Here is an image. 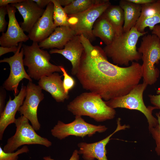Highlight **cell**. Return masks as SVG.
<instances>
[{
  "label": "cell",
  "instance_id": "cell-1",
  "mask_svg": "<svg viewBox=\"0 0 160 160\" xmlns=\"http://www.w3.org/2000/svg\"><path fill=\"white\" fill-rule=\"evenodd\" d=\"M79 36L84 50L76 76L83 88L106 101L126 95L139 84L142 78L139 63L132 62L126 67L111 63L103 49L83 35Z\"/></svg>",
  "mask_w": 160,
  "mask_h": 160
},
{
  "label": "cell",
  "instance_id": "cell-2",
  "mask_svg": "<svg viewBox=\"0 0 160 160\" xmlns=\"http://www.w3.org/2000/svg\"><path fill=\"white\" fill-rule=\"evenodd\" d=\"M147 33L140 32L133 27L129 31L116 36L103 49L114 63L128 66L130 62L138 61L141 59V54L138 51L136 44L139 39Z\"/></svg>",
  "mask_w": 160,
  "mask_h": 160
},
{
  "label": "cell",
  "instance_id": "cell-3",
  "mask_svg": "<svg viewBox=\"0 0 160 160\" xmlns=\"http://www.w3.org/2000/svg\"><path fill=\"white\" fill-rule=\"evenodd\" d=\"M67 110L75 116H87L97 122L114 118V109L108 106L99 95L89 92L82 93L71 101Z\"/></svg>",
  "mask_w": 160,
  "mask_h": 160
},
{
  "label": "cell",
  "instance_id": "cell-4",
  "mask_svg": "<svg viewBox=\"0 0 160 160\" xmlns=\"http://www.w3.org/2000/svg\"><path fill=\"white\" fill-rule=\"evenodd\" d=\"M22 47L25 56L24 65L28 67V74L31 78L38 80L54 72H62L60 65L50 62L49 53L40 48L38 43L33 42L30 46L23 44Z\"/></svg>",
  "mask_w": 160,
  "mask_h": 160
},
{
  "label": "cell",
  "instance_id": "cell-5",
  "mask_svg": "<svg viewBox=\"0 0 160 160\" xmlns=\"http://www.w3.org/2000/svg\"><path fill=\"white\" fill-rule=\"evenodd\" d=\"M137 49L142 55L143 82L148 85H153L157 81L160 74L155 64L160 63V39L154 34H145Z\"/></svg>",
  "mask_w": 160,
  "mask_h": 160
},
{
  "label": "cell",
  "instance_id": "cell-6",
  "mask_svg": "<svg viewBox=\"0 0 160 160\" xmlns=\"http://www.w3.org/2000/svg\"><path fill=\"white\" fill-rule=\"evenodd\" d=\"M148 85L144 82L139 84L128 94L111 99L105 102L109 107L115 109L125 108L135 110L142 113L146 117L148 124V129L155 127L158 123L157 119L152 115L153 111L157 109L155 106L146 107L144 102L143 95Z\"/></svg>",
  "mask_w": 160,
  "mask_h": 160
},
{
  "label": "cell",
  "instance_id": "cell-7",
  "mask_svg": "<svg viewBox=\"0 0 160 160\" xmlns=\"http://www.w3.org/2000/svg\"><path fill=\"white\" fill-rule=\"evenodd\" d=\"M29 120L23 116L16 119L14 124L16 127L15 134L9 138L3 148L6 152H14L22 145L38 144L49 147L52 142L47 138L38 135Z\"/></svg>",
  "mask_w": 160,
  "mask_h": 160
},
{
  "label": "cell",
  "instance_id": "cell-8",
  "mask_svg": "<svg viewBox=\"0 0 160 160\" xmlns=\"http://www.w3.org/2000/svg\"><path fill=\"white\" fill-rule=\"evenodd\" d=\"M111 5L108 0L95 5L83 12L68 15L69 26L76 35H83L91 42L96 38L92 33V28L96 20Z\"/></svg>",
  "mask_w": 160,
  "mask_h": 160
},
{
  "label": "cell",
  "instance_id": "cell-9",
  "mask_svg": "<svg viewBox=\"0 0 160 160\" xmlns=\"http://www.w3.org/2000/svg\"><path fill=\"white\" fill-rule=\"evenodd\" d=\"M107 128L104 125H96L87 122L80 116H75L72 122L65 124L59 120L57 124L51 129L52 135L62 140L71 135L83 138L88 136H92L96 132L103 133Z\"/></svg>",
  "mask_w": 160,
  "mask_h": 160
},
{
  "label": "cell",
  "instance_id": "cell-10",
  "mask_svg": "<svg viewBox=\"0 0 160 160\" xmlns=\"http://www.w3.org/2000/svg\"><path fill=\"white\" fill-rule=\"evenodd\" d=\"M22 42L19 44L18 49L12 56L4 58L0 63H8L10 67V72L8 78L4 81L3 86L6 90L12 91L15 96L19 92L18 87L19 83L23 79H26L32 81V79L26 72L23 62V50Z\"/></svg>",
  "mask_w": 160,
  "mask_h": 160
},
{
  "label": "cell",
  "instance_id": "cell-11",
  "mask_svg": "<svg viewBox=\"0 0 160 160\" xmlns=\"http://www.w3.org/2000/svg\"><path fill=\"white\" fill-rule=\"evenodd\" d=\"M26 87L25 99L18 111L30 121L35 130L38 131L41 125L38 119L37 109L40 103L44 98V95L41 87L32 81H29Z\"/></svg>",
  "mask_w": 160,
  "mask_h": 160
},
{
  "label": "cell",
  "instance_id": "cell-12",
  "mask_svg": "<svg viewBox=\"0 0 160 160\" xmlns=\"http://www.w3.org/2000/svg\"><path fill=\"white\" fill-rule=\"evenodd\" d=\"M6 7L9 22L7 31L2 33L0 37V44L5 47L18 46L20 43L25 42L29 39L17 20L15 15L16 9L10 4Z\"/></svg>",
  "mask_w": 160,
  "mask_h": 160
},
{
  "label": "cell",
  "instance_id": "cell-13",
  "mask_svg": "<svg viewBox=\"0 0 160 160\" xmlns=\"http://www.w3.org/2000/svg\"><path fill=\"white\" fill-rule=\"evenodd\" d=\"M121 120L120 118L118 119L116 129L105 138L91 143L81 142L78 144V146L79 148L78 153L82 155V157L84 160H95L97 159L98 160H108L106 156V146L110 141V138L117 132L129 127L128 126L125 124L122 125Z\"/></svg>",
  "mask_w": 160,
  "mask_h": 160
},
{
  "label": "cell",
  "instance_id": "cell-14",
  "mask_svg": "<svg viewBox=\"0 0 160 160\" xmlns=\"http://www.w3.org/2000/svg\"><path fill=\"white\" fill-rule=\"evenodd\" d=\"M54 5L52 2L46 7L42 16L28 33L29 39L39 43L48 37L56 28L53 19Z\"/></svg>",
  "mask_w": 160,
  "mask_h": 160
},
{
  "label": "cell",
  "instance_id": "cell-15",
  "mask_svg": "<svg viewBox=\"0 0 160 160\" xmlns=\"http://www.w3.org/2000/svg\"><path fill=\"white\" fill-rule=\"evenodd\" d=\"M10 5L17 9L22 16L23 21L20 26L24 32L28 33L45 10L39 7L33 0H24Z\"/></svg>",
  "mask_w": 160,
  "mask_h": 160
},
{
  "label": "cell",
  "instance_id": "cell-16",
  "mask_svg": "<svg viewBox=\"0 0 160 160\" xmlns=\"http://www.w3.org/2000/svg\"><path fill=\"white\" fill-rule=\"evenodd\" d=\"M27 94L26 86L22 84L18 94L12 100L9 97L3 112L0 114V140H2L4 131L8 126L14 123L16 113L23 104Z\"/></svg>",
  "mask_w": 160,
  "mask_h": 160
},
{
  "label": "cell",
  "instance_id": "cell-17",
  "mask_svg": "<svg viewBox=\"0 0 160 160\" xmlns=\"http://www.w3.org/2000/svg\"><path fill=\"white\" fill-rule=\"evenodd\" d=\"M84 50V47L80 40L79 36L76 35L65 45L63 49H52L49 53L60 54L69 61L72 66L71 74L76 76L79 70Z\"/></svg>",
  "mask_w": 160,
  "mask_h": 160
},
{
  "label": "cell",
  "instance_id": "cell-18",
  "mask_svg": "<svg viewBox=\"0 0 160 160\" xmlns=\"http://www.w3.org/2000/svg\"><path fill=\"white\" fill-rule=\"evenodd\" d=\"M76 35L75 32L69 26L57 27L48 37L39 43V45L43 49H62Z\"/></svg>",
  "mask_w": 160,
  "mask_h": 160
},
{
  "label": "cell",
  "instance_id": "cell-19",
  "mask_svg": "<svg viewBox=\"0 0 160 160\" xmlns=\"http://www.w3.org/2000/svg\"><path fill=\"white\" fill-rule=\"evenodd\" d=\"M57 72L42 77L39 80L38 85L43 89L49 93L57 102H63L68 99L69 96L64 92L62 78Z\"/></svg>",
  "mask_w": 160,
  "mask_h": 160
},
{
  "label": "cell",
  "instance_id": "cell-20",
  "mask_svg": "<svg viewBox=\"0 0 160 160\" xmlns=\"http://www.w3.org/2000/svg\"><path fill=\"white\" fill-rule=\"evenodd\" d=\"M119 5L124 13L123 31L127 32L134 26L139 18L141 13V5L130 2L128 0L120 1Z\"/></svg>",
  "mask_w": 160,
  "mask_h": 160
},
{
  "label": "cell",
  "instance_id": "cell-21",
  "mask_svg": "<svg viewBox=\"0 0 160 160\" xmlns=\"http://www.w3.org/2000/svg\"><path fill=\"white\" fill-rule=\"evenodd\" d=\"M92 33L95 38H100L106 45L110 44L116 36L112 26L102 14L94 24Z\"/></svg>",
  "mask_w": 160,
  "mask_h": 160
},
{
  "label": "cell",
  "instance_id": "cell-22",
  "mask_svg": "<svg viewBox=\"0 0 160 160\" xmlns=\"http://www.w3.org/2000/svg\"><path fill=\"white\" fill-rule=\"evenodd\" d=\"M102 15L112 26L116 36L120 35L124 32V13L119 5H111L105 10Z\"/></svg>",
  "mask_w": 160,
  "mask_h": 160
},
{
  "label": "cell",
  "instance_id": "cell-23",
  "mask_svg": "<svg viewBox=\"0 0 160 160\" xmlns=\"http://www.w3.org/2000/svg\"><path fill=\"white\" fill-rule=\"evenodd\" d=\"M106 0H73L64 9L68 15L83 12L93 6L105 1Z\"/></svg>",
  "mask_w": 160,
  "mask_h": 160
},
{
  "label": "cell",
  "instance_id": "cell-24",
  "mask_svg": "<svg viewBox=\"0 0 160 160\" xmlns=\"http://www.w3.org/2000/svg\"><path fill=\"white\" fill-rule=\"evenodd\" d=\"M52 2L54 5L53 19L55 26L56 27L69 26L68 16L63 8L58 2L57 0H52Z\"/></svg>",
  "mask_w": 160,
  "mask_h": 160
},
{
  "label": "cell",
  "instance_id": "cell-25",
  "mask_svg": "<svg viewBox=\"0 0 160 160\" xmlns=\"http://www.w3.org/2000/svg\"><path fill=\"white\" fill-rule=\"evenodd\" d=\"M141 7L140 15L136 23L160 13V0H156L153 2L142 5Z\"/></svg>",
  "mask_w": 160,
  "mask_h": 160
},
{
  "label": "cell",
  "instance_id": "cell-26",
  "mask_svg": "<svg viewBox=\"0 0 160 160\" xmlns=\"http://www.w3.org/2000/svg\"><path fill=\"white\" fill-rule=\"evenodd\" d=\"M159 23H160V13L136 23L134 27L139 32L143 33L145 32V29L146 27H148L150 30L152 31L154 27Z\"/></svg>",
  "mask_w": 160,
  "mask_h": 160
},
{
  "label": "cell",
  "instance_id": "cell-27",
  "mask_svg": "<svg viewBox=\"0 0 160 160\" xmlns=\"http://www.w3.org/2000/svg\"><path fill=\"white\" fill-rule=\"evenodd\" d=\"M28 147L24 145L16 151L12 153L5 152L0 146V160H18L19 155L20 154L29 152Z\"/></svg>",
  "mask_w": 160,
  "mask_h": 160
},
{
  "label": "cell",
  "instance_id": "cell-28",
  "mask_svg": "<svg viewBox=\"0 0 160 160\" xmlns=\"http://www.w3.org/2000/svg\"><path fill=\"white\" fill-rule=\"evenodd\" d=\"M158 120V123L155 127L149 130L154 140L156 145L155 151L158 155L160 156V112L156 113Z\"/></svg>",
  "mask_w": 160,
  "mask_h": 160
},
{
  "label": "cell",
  "instance_id": "cell-29",
  "mask_svg": "<svg viewBox=\"0 0 160 160\" xmlns=\"http://www.w3.org/2000/svg\"><path fill=\"white\" fill-rule=\"evenodd\" d=\"M60 68L64 77L63 86L64 92L66 94L68 95L69 91L75 86L76 82L73 78L68 74L63 66L60 65Z\"/></svg>",
  "mask_w": 160,
  "mask_h": 160
},
{
  "label": "cell",
  "instance_id": "cell-30",
  "mask_svg": "<svg viewBox=\"0 0 160 160\" xmlns=\"http://www.w3.org/2000/svg\"><path fill=\"white\" fill-rule=\"evenodd\" d=\"M6 6H3L0 7V32L4 33L7 22L5 20V17L7 14Z\"/></svg>",
  "mask_w": 160,
  "mask_h": 160
},
{
  "label": "cell",
  "instance_id": "cell-31",
  "mask_svg": "<svg viewBox=\"0 0 160 160\" xmlns=\"http://www.w3.org/2000/svg\"><path fill=\"white\" fill-rule=\"evenodd\" d=\"M148 97L151 103L157 109H159L160 112V94L156 95H149Z\"/></svg>",
  "mask_w": 160,
  "mask_h": 160
},
{
  "label": "cell",
  "instance_id": "cell-32",
  "mask_svg": "<svg viewBox=\"0 0 160 160\" xmlns=\"http://www.w3.org/2000/svg\"><path fill=\"white\" fill-rule=\"evenodd\" d=\"M18 46L10 47H0V56L9 52H13L15 53L18 49Z\"/></svg>",
  "mask_w": 160,
  "mask_h": 160
},
{
  "label": "cell",
  "instance_id": "cell-33",
  "mask_svg": "<svg viewBox=\"0 0 160 160\" xmlns=\"http://www.w3.org/2000/svg\"><path fill=\"white\" fill-rule=\"evenodd\" d=\"M79 157L78 150H75L69 160H79ZM44 160H55L52 159L49 156H45L43 158Z\"/></svg>",
  "mask_w": 160,
  "mask_h": 160
},
{
  "label": "cell",
  "instance_id": "cell-34",
  "mask_svg": "<svg viewBox=\"0 0 160 160\" xmlns=\"http://www.w3.org/2000/svg\"><path fill=\"white\" fill-rule=\"evenodd\" d=\"M2 89L0 92V114L3 111L4 108L5 98L6 97L5 93Z\"/></svg>",
  "mask_w": 160,
  "mask_h": 160
},
{
  "label": "cell",
  "instance_id": "cell-35",
  "mask_svg": "<svg viewBox=\"0 0 160 160\" xmlns=\"http://www.w3.org/2000/svg\"><path fill=\"white\" fill-rule=\"evenodd\" d=\"M24 0H0V7L6 6L9 5L22 2Z\"/></svg>",
  "mask_w": 160,
  "mask_h": 160
},
{
  "label": "cell",
  "instance_id": "cell-36",
  "mask_svg": "<svg viewBox=\"0 0 160 160\" xmlns=\"http://www.w3.org/2000/svg\"><path fill=\"white\" fill-rule=\"evenodd\" d=\"M40 8H44L51 2L52 0H33Z\"/></svg>",
  "mask_w": 160,
  "mask_h": 160
},
{
  "label": "cell",
  "instance_id": "cell-37",
  "mask_svg": "<svg viewBox=\"0 0 160 160\" xmlns=\"http://www.w3.org/2000/svg\"><path fill=\"white\" fill-rule=\"evenodd\" d=\"M135 4L142 5L154 2L155 0H128Z\"/></svg>",
  "mask_w": 160,
  "mask_h": 160
},
{
  "label": "cell",
  "instance_id": "cell-38",
  "mask_svg": "<svg viewBox=\"0 0 160 160\" xmlns=\"http://www.w3.org/2000/svg\"><path fill=\"white\" fill-rule=\"evenodd\" d=\"M151 34L156 35L160 39V25H156L151 31Z\"/></svg>",
  "mask_w": 160,
  "mask_h": 160
},
{
  "label": "cell",
  "instance_id": "cell-39",
  "mask_svg": "<svg viewBox=\"0 0 160 160\" xmlns=\"http://www.w3.org/2000/svg\"><path fill=\"white\" fill-rule=\"evenodd\" d=\"M73 0H57L58 2L61 5L65 6L71 3Z\"/></svg>",
  "mask_w": 160,
  "mask_h": 160
}]
</instances>
